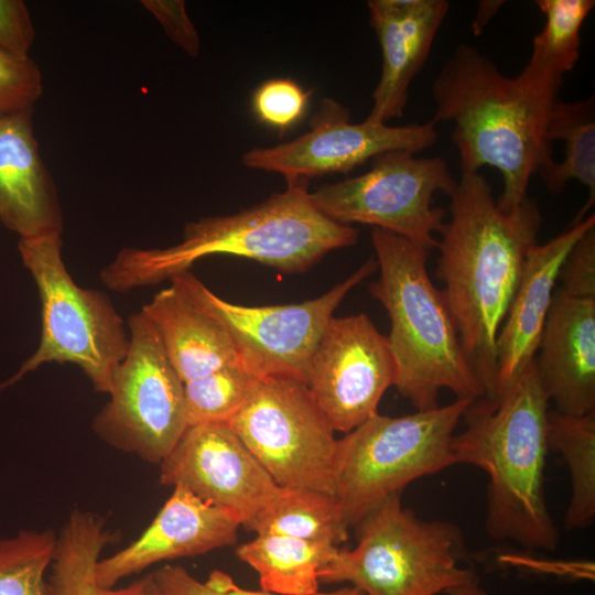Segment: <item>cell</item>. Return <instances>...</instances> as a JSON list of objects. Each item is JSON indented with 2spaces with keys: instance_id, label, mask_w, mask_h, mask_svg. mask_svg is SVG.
<instances>
[{
  "instance_id": "obj_12",
  "label": "cell",
  "mask_w": 595,
  "mask_h": 595,
  "mask_svg": "<svg viewBox=\"0 0 595 595\" xmlns=\"http://www.w3.org/2000/svg\"><path fill=\"white\" fill-rule=\"evenodd\" d=\"M456 180L439 158H416L410 151H389L372 159L358 176L310 193L314 206L337 223L370 225L428 249L437 246L445 210L432 206L435 193L451 194Z\"/></svg>"
},
{
  "instance_id": "obj_20",
  "label": "cell",
  "mask_w": 595,
  "mask_h": 595,
  "mask_svg": "<svg viewBox=\"0 0 595 595\" xmlns=\"http://www.w3.org/2000/svg\"><path fill=\"white\" fill-rule=\"evenodd\" d=\"M595 226L592 214L528 253L522 278L497 336V398L536 358L561 266L574 244ZM493 398V399H494Z\"/></svg>"
},
{
  "instance_id": "obj_29",
  "label": "cell",
  "mask_w": 595,
  "mask_h": 595,
  "mask_svg": "<svg viewBox=\"0 0 595 595\" xmlns=\"http://www.w3.org/2000/svg\"><path fill=\"white\" fill-rule=\"evenodd\" d=\"M56 538L50 529L0 536V595H46Z\"/></svg>"
},
{
  "instance_id": "obj_19",
  "label": "cell",
  "mask_w": 595,
  "mask_h": 595,
  "mask_svg": "<svg viewBox=\"0 0 595 595\" xmlns=\"http://www.w3.org/2000/svg\"><path fill=\"white\" fill-rule=\"evenodd\" d=\"M33 109L0 116V221L20 239L63 231L57 188L34 134Z\"/></svg>"
},
{
  "instance_id": "obj_35",
  "label": "cell",
  "mask_w": 595,
  "mask_h": 595,
  "mask_svg": "<svg viewBox=\"0 0 595 595\" xmlns=\"http://www.w3.org/2000/svg\"><path fill=\"white\" fill-rule=\"evenodd\" d=\"M35 30L26 4L0 0V50L18 58H29Z\"/></svg>"
},
{
  "instance_id": "obj_8",
  "label": "cell",
  "mask_w": 595,
  "mask_h": 595,
  "mask_svg": "<svg viewBox=\"0 0 595 595\" xmlns=\"http://www.w3.org/2000/svg\"><path fill=\"white\" fill-rule=\"evenodd\" d=\"M472 401L403 416L376 413L337 440L334 495L348 528L411 482L455 465L452 439Z\"/></svg>"
},
{
  "instance_id": "obj_28",
  "label": "cell",
  "mask_w": 595,
  "mask_h": 595,
  "mask_svg": "<svg viewBox=\"0 0 595 595\" xmlns=\"http://www.w3.org/2000/svg\"><path fill=\"white\" fill-rule=\"evenodd\" d=\"M258 377L240 364L184 382L187 426L228 423L247 401Z\"/></svg>"
},
{
  "instance_id": "obj_4",
  "label": "cell",
  "mask_w": 595,
  "mask_h": 595,
  "mask_svg": "<svg viewBox=\"0 0 595 595\" xmlns=\"http://www.w3.org/2000/svg\"><path fill=\"white\" fill-rule=\"evenodd\" d=\"M548 412L534 358L497 398L469 403L462 416L465 429L454 434L451 448L455 464L488 475V536L553 551L560 534L544 495Z\"/></svg>"
},
{
  "instance_id": "obj_14",
  "label": "cell",
  "mask_w": 595,
  "mask_h": 595,
  "mask_svg": "<svg viewBox=\"0 0 595 595\" xmlns=\"http://www.w3.org/2000/svg\"><path fill=\"white\" fill-rule=\"evenodd\" d=\"M394 380L388 337L366 314L328 321L311 358L306 386L335 432L348 433L378 413Z\"/></svg>"
},
{
  "instance_id": "obj_27",
  "label": "cell",
  "mask_w": 595,
  "mask_h": 595,
  "mask_svg": "<svg viewBox=\"0 0 595 595\" xmlns=\"http://www.w3.org/2000/svg\"><path fill=\"white\" fill-rule=\"evenodd\" d=\"M544 26L533 39L527 67L563 80L580 57L581 28L595 7L594 0H538Z\"/></svg>"
},
{
  "instance_id": "obj_22",
  "label": "cell",
  "mask_w": 595,
  "mask_h": 595,
  "mask_svg": "<svg viewBox=\"0 0 595 595\" xmlns=\"http://www.w3.org/2000/svg\"><path fill=\"white\" fill-rule=\"evenodd\" d=\"M337 547L280 534H257L236 549V555L253 569L261 589L278 595H314L320 573L333 560Z\"/></svg>"
},
{
  "instance_id": "obj_25",
  "label": "cell",
  "mask_w": 595,
  "mask_h": 595,
  "mask_svg": "<svg viewBox=\"0 0 595 595\" xmlns=\"http://www.w3.org/2000/svg\"><path fill=\"white\" fill-rule=\"evenodd\" d=\"M245 528L256 534H280L334 547L348 537L336 497L300 487L279 486Z\"/></svg>"
},
{
  "instance_id": "obj_30",
  "label": "cell",
  "mask_w": 595,
  "mask_h": 595,
  "mask_svg": "<svg viewBox=\"0 0 595 595\" xmlns=\"http://www.w3.org/2000/svg\"><path fill=\"white\" fill-rule=\"evenodd\" d=\"M136 595H278L263 589L253 591L239 586L232 577L214 570L205 581H199L178 565H163L151 574L129 585ZM314 595H364L356 587L317 592Z\"/></svg>"
},
{
  "instance_id": "obj_37",
  "label": "cell",
  "mask_w": 595,
  "mask_h": 595,
  "mask_svg": "<svg viewBox=\"0 0 595 595\" xmlns=\"http://www.w3.org/2000/svg\"><path fill=\"white\" fill-rule=\"evenodd\" d=\"M448 595H486L485 592L478 586L476 580L454 588Z\"/></svg>"
},
{
  "instance_id": "obj_15",
  "label": "cell",
  "mask_w": 595,
  "mask_h": 595,
  "mask_svg": "<svg viewBox=\"0 0 595 595\" xmlns=\"http://www.w3.org/2000/svg\"><path fill=\"white\" fill-rule=\"evenodd\" d=\"M160 466L162 485L184 487L242 527L279 488L228 423L187 426Z\"/></svg>"
},
{
  "instance_id": "obj_1",
  "label": "cell",
  "mask_w": 595,
  "mask_h": 595,
  "mask_svg": "<svg viewBox=\"0 0 595 595\" xmlns=\"http://www.w3.org/2000/svg\"><path fill=\"white\" fill-rule=\"evenodd\" d=\"M451 219L437 241L436 275L463 351L485 398L497 387V336L542 223L534 198L501 210L478 172L462 173L450 194Z\"/></svg>"
},
{
  "instance_id": "obj_21",
  "label": "cell",
  "mask_w": 595,
  "mask_h": 595,
  "mask_svg": "<svg viewBox=\"0 0 595 595\" xmlns=\"http://www.w3.org/2000/svg\"><path fill=\"white\" fill-rule=\"evenodd\" d=\"M140 312L183 382L240 364L224 326L175 285L160 290Z\"/></svg>"
},
{
  "instance_id": "obj_33",
  "label": "cell",
  "mask_w": 595,
  "mask_h": 595,
  "mask_svg": "<svg viewBox=\"0 0 595 595\" xmlns=\"http://www.w3.org/2000/svg\"><path fill=\"white\" fill-rule=\"evenodd\" d=\"M560 289L578 299H595V226L588 229L569 251L559 278Z\"/></svg>"
},
{
  "instance_id": "obj_7",
  "label": "cell",
  "mask_w": 595,
  "mask_h": 595,
  "mask_svg": "<svg viewBox=\"0 0 595 595\" xmlns=\"http://www.w3.org/2000/svg\"><path fill=\"white\" fill-rule=\"evenodd\" d=\"M400 495L360 520L356 547L338 549L321 571V582H349L364 595H437L475 578L458 565V527L418 518L402 506Z\"/></svg>"
},
{
  "instance_id": "obj_36",
  "label": "cell",
  "mask_w": 595,
  "mask_h": 595,
  "mask_svg": "<svg viewBox=\"0 0 595 595\" xmlns=\"http://www.w3.org/2000/svg\"><path fill=\"white\" fill-rule=\"evenodd\" d=\"M502 1H482L477 15L473 22V31L475 35H478L487 22L494 17L497 10L501 7Z\"/></svg>"
},
{
  "instance_id": "obj_5",
  "label": "cell",
  "mask_w": 595,
  "mask_h": 595,
  "mask_svg": "<svg viewBox=\"0 0 595 595\" xmlns=\"http://www.w3.org/2000/svg\"><path fill=\"white\" fill-rule=\"evenodd\" d=\"M371 242L379 278L371 295L388 313V337L396 364L394 387L416 411L439 405L441 389L477 400L485 390L463 351L442 291L432 283L425 246L374 228Z\"/></svg>"
},
{
  "instance_id": "obj_3",
  "label": "cell",
  "mask_w": 595,
  "mask_h": 595,
  "mask_svg": "<svg viewBox=\"0 0 595 595\" xmlns=\"http://www.w3.org/2000/svg\"><path fill=\"white\" fill-rule=\"evenodd\" d=\"M309 181L286 183L262 203L232 215L187 223L182 240L165 248H123L100 271L115 292L155 285L210 256L250 259L282 272H303L329 251L357 242L358 230L323 215L312 203Z\"/></svg>"
},
{
  "instance_id": "obj_11",
  "label": "cell",
  "mask_w": 595,
  "mask_h": 595,
  "mask_svg": "<svg viewBox=\"0 0 595 595\" xmlns=\"http://www.w3.org/2000/svg\"><path fill=\"white\" fill-rule=\"evenodd\" d=\"M128 327V353L93 429L112 447L160 464L187 428L184 382L141 312L130 316Z\"/></svg>"
},
{
  "instance_id": "obj_6",
  "label": "cell",
  "mask_w": 595,
  "mask_h": 595,
  "mask_svg": "<svg viewBox=\"0 0 595 595\" xmlns=\"http://www.w3.org/2000/svg\"><path fill=\"white\" fill-rule=\"evenodd\" d=\"M61 235L19 240L22 263L39 292L42 327L36 350L0 390L44 364L57 363L76 365L95 391L109 394L130 338L109 296L75 283L62 258Z\"/></svg>"
},
{
  "instance_id": "obj_9",
  "label": "cell",
  "mask_w": 595,
  "mask_h": 595,
  "mask_svg": "<svg viewBox=\"0 0 595 595\" xmlns=\"http://www.w3.org/2000/svg\"><path fill=\"white\" fill-rule=\"evenodd\" d=\"M378 269L368 259L325 294L302 303L247 306L226 301L190 270L170 279L230 336L239 363L258 378H290L306 385L311 358L334 311L357 284Z\"/></svg>"
},
{
  "instance_id": "obj_34",
  "label": "cell",
  "mask_w": 595,
  "mask_h": 595,
  "mask_svg": "<svg viewBox=\"0 0 595 595\" xmlns=\"http://www.w3.org/2000/svg\"><path fill=\"white\" fill-rule=\"evenodd\" d=\"M142 6L160 22L167 36L186 54L196 57L201 50L199 35L182 0H142Z\"/></svg>"
},
{
  "instance_id": "obj_24",
  "label": "cell",
  "mask_w": 595,
  "mask_h": 595,
  "mask_svg": "<svg viewBox=\"0 0 595 595\" xmlns=\"http://www.w3.org/2000/svg\"><path fill=\"white\" fill-rule=\"evenodd\" d=\"M595 102L594 97L554 104L547 134L549 141L561 140L564 145L563 160H553L542 166L539 174L553 195L560 194L571 180H576L588 190V199L576 215L573 224L582 221L595 201Z\"/></svg>"
},
{
  "instance_id": "obj_17",
  "label": "cell",
  "mask_w": 595,
  "mask_h": 595,
  "mask_svg": "<svg viewBox=\"0 0 595 595\" xmlns=\"http://www.w3.org/2000/svg\"><path fill=\"white\" fill-rule=\"evenodd\" d=\"M382 55L368 121L387 123L403 115L409 87L423 68L450 10L446 0H370L367 2Z\"/></svg>"
},
{
  "instance_id": "obj_13",
  "label": "cell",
  "mask_w": 595,
  "mask_h": 595,
  "mask_svg": "<svg viewBox=\"0 0 595 595\" xmlns=\"http://www.w3.org/2000/svg\"><path fill=\"white\" fill-rule=\"evenodd\" d=\"M348 108L322 99L307 132L273 147L253 148L242 154L247 167L280 173L286 183L332 173H347L389 151L416 153L432 147L435 123L391 127L387 123L349 122Z\"/></svg>"
},
{
  "instance_id": "obj_2",
  "label": "cell",
  "mask_w": 595,
  "mask_h": 595,
  "mask_svg": "<svg viewBox=\"0 0 595 595\" xmlns=\"http://www.w3.org/2000/svg\"><path fill=\"white\" fill-rule=\"evenodd\" d=\"M561 85L527 66L507 77L470 44L455 48L432 84V121L453 123L462 173L499 171L504 212L528 197L531 176L553 160L547 129Z\"/></svg>"
},
{
  "instance_id": "obj_18",
  "label": "cell",
  "mask_w": 595,
  "mask_h": 595,
  "mask_svg": "<svg viewBox=\"0 0 595 595\" xmlns=\"http://www.w3.org/2000/svg\"><path fill=\"white\" fill-rule=\"evenodd\" d=\"M536 357L541 387L558 412H595V299L553 293Z\"/></svg>"
},
{
  "instance_id": "obj_31",
  "label": "cell",
  "mask_w": 595,
  "mask_h": 595,
  "mask_svg": "<svg viewBox=\"0 0 595 595\" xmlns=\"http://www.w3.org/2000/svg\"><path fill=\"white\" fill-rule=\"evenodd\" d=\"M42 93L39 65L0 50V116L34 108Z\"/></svg>"
},
{
  "instance_id": "obj_16",
  "label": "cell",
  "mask_w": 595,
  "mask_h": 595,
  "mask_svg": "<svg viewBox=\"0 0 595 595\" xmlns=\"http://www.w3.org/2000/svg\"><path fill=\"white\" fill-rule=\"evenodd\" d=\"M239 527L232 515L184 487H173L170 498L137 540L97 562L96 581L104 588H112L155 563L234 545Z\"/></svg>"
},
{
  "instance_id": "obj_32",
  "label": "cell",
  "mask_w": 595,
  "mask_h": 595,
  "mask_svg": "<svg viewBox=\"0 0 595 595\" xmlns=\"http://www.w3.org/2000/svg\"><path fill=\"white\" fill-rule=\"evenodd\" d=\"M309 96V93L291 79H270L255 91L252 108L262 122L288 129L303 116Z\"/></svg>"
},
{
  "instance_id": "obj_23",
  "label": "cell",
  "mask_w": 595,
  "mask_h": 595,
  "mask_svg": "<svg viewBox=\"0 0 595 595\" xmlns=\"http://www.w3.org/2000/svg\"><path fill=\"white\" fill-rule=\"evenodd\" d=\"M117 538L102 517L74 509L56 538L46 578V595H136L130 586L104 588L96 581L100 554Z\"/></svg>"
},
{
  "instance_id": "obj_26",
  "label": "cell",
  "mask_w": 595,
  "mask_h": 595,
  "mask_svg": "<svg viewBox=\"0 0 595 595\" xmlns=\"http://www.w3.org/2000/svg\"><path fill=\"white\" fill-rule=\"evenodd\" d=\"M549 451L560 453L569 467L571 499L564 517L566 530L589 527L595 518V412L571 415L549 410Z\"/></svg>"
},
{
  "instance_id": "obj_10",
  "label": "cell",
  "mask_w": 595,
  "mask_h": 595,
  "mask_svg": "<svg viewBox=\"0 0 595 595\" xmlns=\"http://www.w3.org/2000/svg\"><path fill=\"white\" fill-rule=\"evenodd\" d=\"M229 425L277 485L334 495L337 439L304 382L258 378Z\"/></svg>"
}]
</instances>
